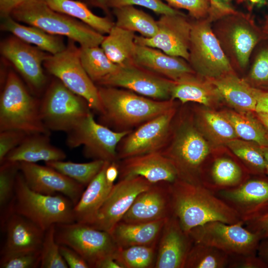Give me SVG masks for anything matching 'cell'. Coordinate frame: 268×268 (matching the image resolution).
<instances>
[{"instance_id":"obj_45","label":"cell","mask_w":268,"mask_h":268,"mask_svg":"<svg viewBox=\"0 0 268 268\" xmlns=\"http://www.w3.org/2000/svg\"><path fill=\"white\" fill-rule=\"evenodd\" d=\"M1 255L0 268H40L41 250L17 252Z\"/></svg>"},{"instance_id":"obj_15","label":"cell","mask_w":268,"mask_h":268,"mask_svg":"<svg viewBox=\"0 0 268 268\" xmlns=\"http://www.w3.org/2000/svg\"><path fill=\"white\" fill-rule=\"evenodd\" d=\"M157 22L158 30L153 36L135 35V43L188 61L192 22L182 12L161 15Z\"/></svg>"},{"instance_id":"obj_14","label":"cell","mask_w":268,"mask_h":268,"mask_svg":"<svg viewBox=\"0 0 268 268\" xmlns=\"http://www.w3.org/2000/svg\"><path fill=\"white\" fill-rule=\"evenodd\" d=\"M175 113L174 107L131 131L118 144V160L159 152L168 140Z\"/></svg>"},{"instance_id":"obj_41","label":"cell","mask_w":268,"mask_h":268,"mask_svg":"<svg viewBox=\"0 0 268 268\" xmlns=\"http://www.w3.org/2000/svg\"><path fill=\"white\" fill-rule=\"evenodd\" d=\"M105 162L93 160L89 162L79 163L61 160L46 162L45 165L86 187L101 171Z\"/></svg>"},{"instance_id":"obj_18","label":"cell","mask_w":268,"mask_h":268,"mask_svg":"<svg viewBox=\"0 0 268 268\" xmlns=\"http://www.w3.org/2000/svg\"><path fill=\"white\" fill-rule=\"evenodd\" d=\"M19 168L31 190L48 195L62 194L70 199L74 205L84 190V186L46 165L19 162Z\"/></svg>"},{"instance_id":"obj_47","label":"cell","mask_w":268,"mask_h":268,"mask_svg":"<svg viewBox=\"0 0 268 268\" xmlns=\"http://www.w3.org/2000/svg\"><path fill=\"white\" fill-rule=\"evenodd\" d=\"M170 7L177 9L187 10L189 14L196 20L208 17L210 0H162Z\"/></svg>"},{"instance_id":"obj_9","label":"cell","mask_w":268,"mask_h":268,"mask_svg":"<svg viewBox=\"0 0 268 268\" xmlns=\"http://www.w3.org/2000/svg\"><path fill=\"white\" fill-rule=\"evenodd\" d=\"M42 121L49 131L68 132L91 112L87 102L59 80L54 81L40 101Z\"/></svg>"},{"instance_id":"obj_59","label":"cell","mask_w":268,"mask_h":268,"mask_svg":"<svg viewBox=\"0 0 268 268\" xmlns=\"http://www.w3.org/2000/svg\"><path fill=\"white\" fill-rule=\"evenodd\" d=\"M82 1L87 5L100 8L107 15L110 14V10L107 6L106 0H82Z\"/></svg>"},{"instance_id":"obj_4","label":"cell","mask_w":268,"mask_h":268,"mask_svg":"<svg viewBox=\"0 0 268 268\" xmlns=\"http://www.w3.org/2000/svg\"><path fill=\"white\" fill-rule=\"evenodd\" d=\"M74 204L62 194L48 195L31 190L20 171L15 186L12 212L29 219L44 231L56 224L75 222Z\"/></svg>"},{"instance_id":"obj_34","label":"cell","mask_w":268,"mask_h":268,"mask_svg":"<svg viewBox=\"0 0 268 268\" xmlns=\"http://www.w3.org/2000/svg\"><path fill=\"white\" fill-rule=\"evenodd\" d=\"M112 12L116 18L115 25L120 28L147 38L153 36L158 30L157 20L134 6L113 8Z\"/></svg>"},{"instance_id":"obj_28","label":"cell","mask_w":268,"mask_h":268,"mask_svg":"<svg viewBox=\"0 0 268 268\" xmlns=\"http://www.w3.org/2000/svg\"><path fill=\"white\" fill-rule=\"evenodd\" d=\"M110 162L106 161L98 174L86 187L73 207L75 221L91 224L112 187L107 184L106 170Z\"/></svg>"},{"instance_id":"obj_57","label":"cell","mask_w":268,"mask_h":268,"mask_svg":"<svg viewBox=\"0 0 268 268\" xmlns=\"http://www.w3.org/2000/svg\"><path fill=\"white\" fill-rule=\"evenodd\" d=\"M257 254L268 267V238L261 240L259 245Z\"/></svg>"},{"instance_id":"obj_55","label":"cell","mask_w":268,"mask_h":268,"mask_svg":"<svg viewBox=\"0 0 268 268\" xmlns=\"http://www.w3.org/2000/svg\"><path fill=\"white\" fill-rule=\"evenodd\" d=\"M25 0H0V17L10 15L12 10Z\"/></svg>"},{"instance_id":"obj_62","label":"cell","mask_w":268,"mask_h":268,"mask_svg":"<svg viewBox=\"0 0 268 268\" xmlns=\"http://www.w3.org/2000/svg\"><path fill=\"white\" fill-rule=\"evenodd\" d=\"M266 161V175L268 176V147L261 146Z\"/></svg>"},{"instance_id":"obj_23","label":"cell","mask_w":268,"mask_h":268,"mask_svg":"<svg viewBox=\"0 0 268 268\" xmlns=\"http://www.w3.org/2000/svg\"><path fill=\"white\" fill-rule=\"evenodd\" d=\"M0 224L5 233L1 255L41 250L45 231L29 219L18 213L12 212Z\"/></svg>"},{"instance_id":"obj_52","label":"cell","mask_w":268,"mask_h":268,"mask_svg":"<svg viewBox=\"0 0 268 268\" xmlns=\"http://www.w3.org/2000/svg\"><path fill=\"white\" fill-rule=\"evenodd\" d=\"M60 253L70 268H89L86 261L75 251L63 245H60Z\"/></svg>"},{"instance_id":"obj_46","label":"cell","mask_w":268,"mask_h":268,"mask_svg":"<svg viewBox=\"0 0 268 268\" xmlns=\"http://www.w3.org/2000/svg\"><path fill=\"white\" fill-rule=\"evenodd\" d=\"M107 7L110 9L125 6H140L149 9L154 13L163 15L181 12L174 9L162 0H106Z\"/></svg>"},{"instance_id":"obj_36","label":"cell","mask_w":268,"mask_h":268,"mask_svg":"<svg viewBox=\"0 0 268 268\" xmlns=\"http://www.w3.org/2000/svg\"><path fill=\"white\" fill-rule=\"evenodd\" d=\"M80 60L90 79L96 84L102 78L114 72L119 66L113 63L101 47H79Z\"/></svg>"},{"instance_id":"obj_12","label":"cell","mask_w":268,"mask_h":268,"mask_svg":"<svg viewBox=\"0 0 268 268\" xmlns=\"http://www.w3.org/2000/svg\"><path fill=\"white\" fill-rule=\"evenodd\" d=\"M244 224L211 221L194 228L189 234L193 243L216 248L229 256L257 254L261 239Z\"/></svg>"},{"instance_id":"obj_58","label":"cell","mask_w":268,"mask_h":268,"mask_svg":"<svg viewBox=\"0 0 268 268\" xmlns=\"http://www.w3.org/2000/svg\"><path fill=\"white\" fill-rule=\"evenodd\" d=\"M96 268H122L116 261L114 256H109L101 260L96 266Z\"/></svg>"},{"instance_id":"obj_38","label":"cell","mask_w":268,"mask_h":268,"mask_svg":"<svg viewBox=\"0 0 268 268\" xmlns=\"http://www.w3.org/2000/svg\"><path fill=\"white\" fill-rule=\"evenodd\" d=\"M198 118L200 127L218 143L226 144L238 138L232 124L223 113L203 110Z\"/></svg>"},{"instance_id":"obj_2","label":"cell","mask_w":268,"mask_h":268,"mask_svg":"<svg viewBox=\"0 0 268 268\" xmlns=\"http://www.w3.org/2000/svg\"><path fill=\"white\" fill-rule=\"evenodd\" d=\"M97 86L101 122L116 131H132L175 107L174 100H157L122 88Z\"/></svg>"},{"instance_id":"obj_50","label":"cell","mask_w":268,"mask_h":268,"mask_svg":"<svg viewBox=\"0 0 268 268\" xmlns=\"http://www.w3.org/2000/svg\"><path fill=\"white\" fill-rule=\"evenodd\" d=\"M257 254L229 256L227 268H268L266 264Z\"/></svg>"},{"instance_id":"obj_43","label":"cell","mask_w":268,"mask_h":268,"mask_svg":"<svg viewBox=\"0 0 268 268\" xmlns=\"http://www.w3.org/2000/svg\"><path fill=\"white\" fill-rule=\"evenodd\" d=\"M156 246H134L117 250L114 258L122 268L154 267Z\"/></svg>"},{"instance_id":"obj_16","label":"cell","mask_w":268,"mask_h":268,"mask_svg":"<svg viewBox=\"0 0 268 268\" xmlns=\"http://www.w3.org/2000/svg\"><path fill=\"white\" fill-rule=\"evenodd\" d=\"M152 184L141 176L119 180L113 186L93 222L88 225L110 233L138 195Z\"/></svg>"},{"instance_id":"obj_48","label":"cell","mask_w":268,"mask_h":268,"mask_svg":"<svg viewBox=\"0 0 268 268\" xmlns=\"http://www.w3.org/2000/svg\"><path fill=\"white\" fill-rule=\"evenodd\" d=\"M28 134L25 132L18 130L10 129L0 131V163Z\"/></svg>"},{"instance_id":"obj_60","label":"cell","mask_w":268,"mask_h":268,"mask_svg":"<svg viewBox=\"0 0 268 268\" xmlns=\"http://www.w3.org/2000/svg\"><path fill=\"white\" fill-rule=\"evenodd\" d=\"M251 7L261 8L268 5V0H244Z\"/></svg>"},{"instance_id":"obj_44","label":"cell","mask_w":268,"mask_h":268,"mask_svg":"<svg viewBox=\"0 0 268 268\" xmlns=\"http://www.w3.org/2000/svg\"><path fill=\"white\" fill-rule=\"evenodd\" d=\"M41 257V268H68L60 253V245L55 239V224L45 231Z\"/></svg>"},{"instance_id":"obj_61","label":"cell","mask_w":268,"mask_h":268,"mask_svg":"<svg viewBox=\"0 0 268 268\" xmlns=\"http://www.w3.org/2000/svg\"><path fill=\"white\" fill-rule=\"evenodd\" d=\"M257 118L263 125L268 134V113L263 112H255Z\"/></svg>"},{"instance_id":"obj_3","label":"cell","mask_w":268,"mask_h":268,"mask_svg":"<svg viewBox=\"0 0 268 268\" xmlns=\"http://www.w3.org/2000/svg\"><path fill=\"white\" fill-rule=\"evenodd\" d=\"M10 16L50 34L66 36L81 47L100 46L105 37L81 21L54 10L45 0H25Z\"/></svg>"},{"instance_id":"obj_24","label":"cell","mask_w":268,"mask_h":268,"mask_svg":"<svg viewBox=\"0 0 268 268\" xmlns=\"http://www.w3.org/2000/svg\"><path fill=\"white\" fill-rule=\"evenodd\" d=\"M133 61L149 71L173 81L195 72L188 62L183 58L136 44Z\"/></svg>"},{"instance_id":"obj_8","label":"cell","mask_w":268,"mask_h":268,"mask_svg":"<svg viewBox=\"0 0 268 268\" xmlns=\"http://www.w3.org/2000/svg\"><path fill=\"white\" fill-rule=\"evenodd\" d=\"M74 42L70 40L64 50L55 55H48L43 65L68 89L84 98L91 109L100 114L102 107L98 86L82 67L79 47Z\"/></svg>"},{"instance_id":"obj_49","label":"cell","mask_w":268,"mask_h":268,"mask_svg":"<svg viewBox=\"0 0 268 268\" xmlns=\"http://www.w3.org/2000/svg\"><path fill=\"white\" fill-rule=\"evenodd\" d=\"M250 77L258 84H268V50L265 49L259 53L251 68Z\"/></svg>"},{"instance_id":"obj_1","label":"cell","mask_w":268,"mask_h":268,"mask_svg":"<svg viewBox=\"0 0 268 268\" xmlns=\"http://www.w3.org/2000/svg\"><path fill=\"white\" fill-rule=\"evenodd\" d=\"M171 196L173 214L188 234L211 221L243 222L232 207L201 184L178 179L171 184Z\"/></svg>"},{"instance_id":"obj_35","label":"cell","mask_w":268,"mask_h":268,"mask_svg":"<svg viewBox=\"0 0 268 268\" xmlns=\"http://www.w3.org/2000/svg\"><path fill=\"white\" fill-rule=\"evenodd\" d=\"M223 113L232 124L238 137L268 147V134L258 119L249 113L227 111Z\"/></svg>"},{"instance_id":"obj_32","label":"cell","mask_w":268,"mask_h":268,"mask_svg":"<svg viewBox=\"0 0 268 268\" xmlns=\"http://www.w3.org/2000/svg\"><path fill=\"white\" fill-rule=\"evenodd\" d=\"M54 10L66 14L85 23L99 33L108 34L115 25L109 16L96 15L88 5L79 0H45Z\"/></svg>"},{"instance_id":"obj_7","label":"cell","mask_w":268,"mask_h":268,"mask_svg":"<svg viewBox=\"0 0 268 268\" xmlns=\"http://www.w3.org/2000/svg\"><path fill=\"white\" fill-rule=\"evenodd\" d=\"M208 18L192 22L188 63L199 76L208 79L233 73L230 62Z\"/></svg>"},{"instance_id":"obj_37","label":"cell","mask_w":268,"mask_h":268,"mask_svg":"<svg viewBox=\"0 0 268 268\" xmlns=\"http://www.w3.org/2000/svg\"><path fill=\"white\" fill-rule=\"evenodd\" d=\"M228 40L237 63L240 67H245L258 42L257 35L246 23L239 22L229 30Z\"/></svg>"},{"instance_id":"obj_25","label":"cell","mask_w":268,"mask_h":268,"mask_svg":"<svg viewBox=\"0 0 268 268\" xmlns=\"http://www.w3.org/2000/svg\"><path fill=\"white\" fill-rule=\"evenodd\" d=\"M66 158L64 151L52 144L49 134L35 133L29 134L5 156L3 161L36 163L40 161L46 162L64 160Z\"/></svg>"},{"instance_id":"obj_33","label":"cell","mask_w":268,"mask_h":268,"mask_svg":"<svg viewBox=\"0 0 268 268\" xmlns=\"http://www.w3.org/2000/svg\"><path fill=\"white\" fill-rule=\"evenodd\" d=\"M135 35L134 32L115 25L100 46L113 63L118 66L127 65L134 62Z\"/></svg>"},{"instance_id":"obj_11","label":"cell","mask_w":268,"mask_h":268,"mask_svg":"<svg viewBox=\"0 0 268 268\" xmlns=\"http://www.w3.org/2000/svg\"><path fill=\"white\" fill-rule=\"evenodd\" d=\"M55 239L59 245L75 251L90 268H96L101 260L114 256L118 249L109 232L76 222L55 224Z\"/></svg>"},{"instance_id":"obj_19","label":"cell","mask_w":268,"mask_h":268,"mask_svg":"<svg viewBox=\"0 0 268 268\" xmlns=\"http://www.w3.org/2000/svg\"><path fill=\"white\" fill-rule=\"evenodd\" d=\"M171 184H153L136 197L120 221L147 223L167 219L173 215Z\"/></svg>"},{"instance_id":"obj_30","label":"cell","mask_w":268,"mask_h":268,"mask_svg":"<svg viewBox=\"0 0 268 268\" xmlns=\"http://www.w3.org/2000/svg\"><path fill=\"white\" fill-rule=\"evenodd\" d=\"M208 79L218 89L222 98L238 112H255L256 88L238 77L233 72Z\"/></svg>"},{"instance_id":"obj_17","label":"cell","mask_w":268,"mask_h":268,"mask_svg":"<svg viewBox=\"0 0 268 268\" xmlns=\"http://www.w3.org/2000/svg\"><path fill=\"white\" fill-rule=\"evenodd\" d=\"M238 214L244 223L268 212V179L248 178L240 185L214 192Z\"/></svg>"},{"instance_id":"obj_20","label":"cell","mask_w":268,"mask_h":268,"mask_svg":"<svg viewBox=\"0 0 268 268\" xmlns=\"http://www.w3.org/2000/svg\"><path fill=\"white\" fill-rule=\"evenodd\" d=\"M0 52L32 88L38 90L43 87L46 77L42 65L48 55L45 51L14 36L1 43Z\"/></svg>"},{"instance_id":"obj_40","label":"cell","mask_w":268,"mask_h":268,"mask_svg":"<svg viewBox=\"0 0 268 268\" xmlns=\"http://www.w3.org/2000/svg\"><path fill=\"white\" fill-rule=\"evenodd\" d=\"M229 256L212 246L193 244L187 256L184 268H227Z\"/></svg>"},{"instance_id":"obj_29","label":"cell","mask_w":268,"mask_h":268,"mask_svg":"<svg viewBox=\"0 0 268 268\" xmlns=\"http://www.w3.org/2000/svg\"><path fill=\"white\" fill-rule=\"evenodd\" d=\"M168 219L140 223L120 221L110 234L119 249L134 246H156Z\"/></svg>"},{"instance_id":"obj_56","label":"cell","mask_w":268,"mask_h":268,"mask_svg":"<svg viewBox=\"0 0 268 268\" xmlns=\"http://www.w3.org/2000/svg\"><path fill=\"white\" fill-rule=\"evenodd\" d=\"M119 174L118 161L110 162L106 168L105 173L106 179L109 186L113 187Z\"/></svg>"},{"instance_id":"obj_6","label":"cell","mask_w":268,"mask_h":268,"mask_svg":"<svg viewBox=\"0 0 268 268\" xmlns=\"http://www.w3.org/2000/svg\"><path fill=\"white\" fill-rule=\"evenodd\" d=\"M176 130L159 152L174 166L179 179L201 184V173L210 154V147L193 125L185 123Z\"/></svg>"},{"instance_id":"obj_27","label":"cell","mask_w":268,"mask_h":268,"mask_svg":"<svg viewBox=\"0 0 268 268\" xmlns=\"http://www.w3.org/2000/svg\"><path fill=\"white\" fill-rule=\"evenodd\" d=\"M248 171L235 159L227 156L215 158L206 175L201 178V184L212 191L232 189L242 184L249 178Z\"/></svg>"},{"instance_id":"obj_5","label":"cell","mask_w":268,"mask_h":268,"mask_svg":"<svg viewBox=\"0 0 268 268\" xmlns=\"http://www.w3.org/2000/svg\"><path fill=\"white\" fill-rule=\"evenodd\" d=\"M40 106V101L30 93L18 75L9 71L0 98V131L50 134L42 121Z\"/></svg>"},{"instance_id":"obj_42","label":"cell","mask_w":268,"mask_h":268,"mask_svg":"<svg viewBox=\"0 0 268 268\" xmlns=\"http://www.w3.org/2000/svg\"><path fill=\"white\" fill-rule=\"evenodd\" d=\"M19 171V162L3 161L0 163V222L12 212L16 179Z\"/></svg>"},{"instance_id":"obj_26","label":"cell","mask_w":268,"mask_h":268,"mask_svg":"<svg viewBox=\"0 0 268 268\" xmlns=\"http://www.w3.org/2000/svg\"><path fill=\"white\" fill-rule=\"evenodd\" d=\"M195 73L188 74L174 81L171 100L177 99L182 104L192 102L210 106L222 99L218 89L209 79L205 80Z\"/></svg>"},{"instance_id":"obj_21","label":"cell","mask_w":268,"mask_h":268,"mask_svg":"<svg viewBox=\"0 0 268 268\" xmlns=\"http://www.w3.org/2000/svg\"><path fill=\"white\" fill-rule=\"evenodd\" d=\"M158 242L154 268H184L194 243L173 214L166 220Z\"/></svg>"},{"instance_id":"obj_51","label":"cell","mask_w":268,"mask_h":268,"mask_svg":"<svg viewBox=\"0 0 268 268\" xmlns=\"http://www.w3.org/2000/svg\"><path fill=\"white\" fill-rule=\"evenodd\" d=\"M233 0H210L208 17L211 20L223 17L236 13L231 5Z\"/></svg>"},{"instance_id":"obj_10","label":"cell","mask_w":268,"mask_h":268,"mask_svg":"<svg viewBox=\"0 0 268 268\" xmlns=\"http://www.w3.org/2000/svg\"><path fill=\"white\" fill-rule=\"evenodd\" d=\"M131 131L112 130L97 123L91 111L67 133L66 142L72 148L82 145L84 155L88 158L118 161V144Z\"/></svg>"},{"instance_id":"obj_54","label":"cell","mask_w":268,"mask_h":268,"mask_svg":"<svg viewBox=\"0 0 268 268\" xmlns=\"http://www.w3.org/2000/svg\"><path fill=\"white\" fill-rule=\"evenodd\" d=\"M257 105L255 112L268 113V92L256 88Z\"/></svg>"},{"instance_id":"obj_53","label":"cell","mask_w":268,"mask_h":268,"mask_svg":"<svg viewBox=\"0 0 268 268\" xmlns=\"http://www.w3.org/2000/svg\"><path fill=\"white\" fill-rule=\"evenodd\" d=\"M244 225L248 230L257 234L261 240L268 238V212Z\"/></svg>"},{"instance_id":"obj_31","label":"cell","mask_w":268,"mask_h":268,"mask_svg":"<svg viewBox=\"0 0 268 268\" xmlns=\"http://www.w3.org/2000/svg\"><path fill=\"white\" fill-rule=\"evenodd\" d=\"M0 27L14 36L40 49L55 55L64 50L67 46L59 36L50 34L37 27L25 26L17 22L10 15L1 17Z\"/></svg>"},{"instance_id":"obj_39","label":"cell","mask_w":268,"mask_h":268,"mask_svg":"<svg viewBox=\"0 0 268 268\" xmlns=\"http://www.w3.org/2000/svg\"><path fill=\"white\" fill-rule=\"evenodd\" d=\"M226 145L244 165L249 172L266 175V161L261 146L257 143L236 138Z\"/></svg>"},{"instance_id":"obj_22","label":"cell","mask_w":268,"mask_h":268,"mask_svg":"<svg viewBox=\"0 0 268 268\" xmlns=\"http://www.w3.org/2000/svg\"><path fill=\"white\" fill-rule=\"evenodd\" d=\"M118 165L119 180L141 176L154 184L173 183L179 179L174 166L159 152L120 160Z\"/></svg>"},{"instance_id":"obj_13","label":"cell","mask_w":268,"mask_h":268,"mask_svg":"<svg viewBox=\"0 0 268 268\" xmlns=\"http://www.w3.org/2000/svg\"><path fill=\"white\" fill-rule=\"evenodd\" d=\"M173 80L149 71L134 62L119 66L96 85L122 88L157 100H171Z\"/></svg>"}]
</instances>
